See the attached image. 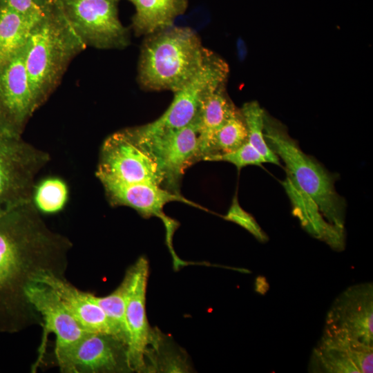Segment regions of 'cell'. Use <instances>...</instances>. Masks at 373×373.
Wrapping results in <instances>:
<instances>
[{"instance_id": "7a4b0ae2", "label": "cell", "mask_w": 373, "mask_h": 373, "mask_svg": "<svg viewBox=\"0 0 373 373\" xmlns=\"http://www.w3.org/2000/svg\"><path fill=\"white\" fill-rule=\"evenodd\" d=\"M209 50L188 27L173 25L145 36L137 64V82L146 90L173 93L202 67Z\"/></svg>"}, {"instance_id": "83f0119b", "label": "cell", "mask_w": 373, "mask_h": 373, "mask_svg": "<svg viewBox=\"0 0 373 373\" xmlns=\"http://www.w3.org/2000/svg\"><path fill=\"white\" fill-rule=\"evenodd\" d=\"M237 52L238 58L240 60H243L247 55L246 46L245 42L241 39L237 41Z\"/></svg>"}, {"instance_id": "4fadbf2b", "label": "cell", "mask_w": 373, "mask_h": 373, "mask_svg": "<svg viewBox=\"0 0 373 373\" xmlns=\"http://www.w3.org/2000/svg\"><path fill=\"white\" fill-rule=\"evenodd\" d=\"M28 300L42 320L43 333L37 359L31 367L36 372L44 363L48 338L50 334L56 337L54 353L66 350L78 341L86 332L67 309L59 298L46 285L36 283L28 289Z\"/></svg>"}, {"instance_id": "8fae6325", "label": "cell", "mask_w": 373, "mask_h": 373, "mask_svg": "<svg viewBox=\"0 0 373 373\" xmlns=\"http://www.w3.org/2000/svg\"><path fill=\"white\" fill-rule=\"evenodd\" d=\"M323 332L373 348V285L363 283L341 293L328 310Z\"/></svg>"}, {"instance_id": "44dd1931", "label": "cell", "mask_w": 373, "mask_h": 373, "mask_svg": "<svg viewBox=\"0 0 373 373\" xmlns=\"http://www.w3.org/2000/svg\"><path fill=\"white\" fill-rule=\"evenodd\" d=\"M129 284V276L126 271L119 285L111 294L104 296L95 294V299L108 317L115 336L127 345L128 328L126 321V306Z\"/></svg>"}, {"instance_id": "ba28073f", "label": "cell", "mask_w": 373, "mask_h": 373, "mask_svg": "<svg viewBox=\"0 0 373 373\" xmlns=\"http://www.w3.org/2000/svg\"><path fill=\"white\" fill-rule=\"evenodd\" d=\"M95 175L101 184L149 182L162 187V177L156 163L128 128L105 139Z\"/></svg>"}, {"instance_id": "8992f818", "label": "cell", "mask_w": 373, "mask_h": 373, "mask_svg": "<svg viewBox=\"0 0 373 373\" xmlns=\"http://www.w3.org/2000/svg\"><path fill=\"white\" fill-rule=\"evenodd\" d=\"M120 0H54L73 29L86 46L122 49L130 44L128 29L118 15Z\"/></svg>"}, {"instance_id": "4316f807", "label": "cell", "mask_w": 373, "mask_h": 373, "mask_svg": "<svg viewBox=\"0 0 373 373\" xmlns=\"http://www.w3.org/2000/svg\"><path fill=\"white\" fill-rule=\"evenodd\" d=\"M53 0H0V6L30 17H41Z\"/></svg>"}, {"instance_id": "d4e9b609", "label": "cell", "mask_w": 373, "mask_h": 373, "mask_svg": "<svg viewBox=\"0 0 373 373\" xmlns=\"http://www.w3.org/2000/svg\"><path fill=\"white\" fill-rule=\"evenodd\" d=\"M206 161H222L233 164L238 171L249 165L267 163L265 157L247 141L237 149L211 156Z\"/></svg>"}, {"instance_id": "d6986e66", "label": "cell", "mask_w": 373, "mask_h": 373, "mask_svg": "<svg viewBox=\"0 0 373 373\" xmlns=\"http://www.w3.org/2000/svg\"><path fill=\"white\" fill-rule=\"evenodd\" d=\"M135 8L132 29L137 36H146L174 25L183 15L189 0H128Z\"/></svg>"}, {"instance_id": "603a6c76", "label": "cell", "mask_w": 373, "mask_h": 373, "mask_svg": "<svg viewBox=\"0 0 373 373\" xmlns=\"http://www.w3.org/2000/svg\"><path fill=\"white\" fill-rule=\"evenodd\" d=\"M248 141L247 127L241 114L231 117L213 135L210 155L207 158L233 151Z\"/></svg>"}, {"instance_id": "5bb4252c", "label": "cell", "mask_w": 373, "mask_h": 373, "mask_svg": "<svg viewBox=\"0 0 373 373\" xmlns=\"http://www.w3.org/2000/svg\"><path fill=\"white\" fill-rule=\"evenodd\" d=\"M26 50L27 44L0 67V125L19 135L36 111L26 67Z\"/></svg>"}, {"instance_id": "ffe728a7", "label": "cell", "mask_w": 373, "mask_h": 373, "mask_svg": "<svg viewBox=\"0 0 373 373\" xmlns=\"http://www.w3.org/2000/svg\"><path fill=\"white\" fill-rule=\"evenodd\" d=\"M41 17L24 16L0 6V67L25 46L35 23Z\"/></svg>"}, {"instance_id": "484cf974", "label": "cell", "mask_w": 373, "mask_h": 373, "mask_svg": "<svg viewBox=\"0 0 373 373\" xmlns=\"http://www.w3.org/2000/svg\"><path fill=\"white\" fill-rule=\"evenodd\" d=\"M222 217L226 220L240 225L252 234L260 242H265L268 240L267 236L261 229L255 218L241 207L237 195H234L227 213Z\"/></svg>"}, {"instance_id": "e0dca14e", "label": "cell", "mask_w": 373, "mask_h": 373, "mask_svg": "<svg viewBox=\"0 0 373 373\" xmlns=\"http://www.w3.org/2000/svg\"><path fill=\"white\" fill-rule=\"evenodd\" d=\"M37 283L44 284L51 289L86 332L109 334L115 336L114 329L104 312L96 302L94 294L80 290L65 277L52 274L41 275Z\"/></svg>"}, {"instance_id": "52a82bcc", "label": "cell", "mask_w": 373, "mask_h": 373, "mask_svg": "<svg viewBox=\"0 0 373 373\" xmlns=\"http://www.w3.org/2000/svg\"><path fill=\"white\" fill-rule=\"evenodd\" d=\"M128 128L156 163L162 177V187L180 193L184 171L200 161L195 118L186 126L173 131L144 133L137 126Z\"/></svg>"}, {"instance_id": "9a60e30c", "label": "cell", "mask_w": 373, "mask_h": 373, "mask_svg": "<svg viewBox=\"0 0 373 373\" xmlns=\"http://www.w3.org/2000/svg\"><path fill=\"white\" fill-rule=\"evenodd\" d=\"M102 184L111 206L128 207L144 218H160L164 225L173 220L166 216L163 211L164 207L171 202H182L204 210L201 206L187 200L180 193L172 192L153 183Z\"/></svg>"}, {"instance_id": "3957f363", "label": "cell", "mask_w": 373, "mask_h": 373, "mask_svg": "<svg viewBox=\"0 0 373 373\" xmlns=\"http://www.w3.org/2000/svg\"><path fill=\"white\" fill-rule=\"evenodd\" d=\"M86 48L53 0L35 23L27 43L26 67L36 111L58 86L72 60Z\"/></svg>"}, {"instance_id": "7c38bea8", "label": "cell", "mask_w": 373, "mask_h": 373, "mask_svg": "<svg viewBox=\"0 0 373 373\" xmlns=\"http://www.w3.org/2000/svg\"><path fill=\"white\" fill-rule=\"evenodd\" d=\"M126 271L129 276L126 306L128 363L131 372H142L146 369L149 354L158 339L149 324L146 313L148 260L141 256Z\"/></svg>"}, {"instance_id": "6da1fadb", "label": "cell", "mask_w": 373, "mask_h": 373, "mask_svg": "<svg viewBox=\"0 0 373 373\" xmlns=\"http://www.w3.org/2000/svg\"><path fill=\"white\" fill-rule=\"evenodd\" d=\"M72 247L48 227L33 201L0 213V334L41 326L28 289L44 274L64 277Z\"/></svg>"}, {"instance_id": "277c9868", "label": "cell", "mask_w": 373, "mask_h": 373, "mask_svg": "<svg viewBox=\"0 0 373 373\" xmlns=\"http://www.w3.org/2000/svg\"><path fill=\"white\" fill-rule=\"evenodd\" d=\"M264 135L269 148L285 166L286 178L307 199L314 203L326 221L345 231L346 204L335 190L336 176L316 159L305 153L281 124L264 113Z\"/></svg>"}, {"instance_id": "5b68a950", "label": "cell", "mask_w": 373, "mask_h": 373, "mask_svg": "<svg viewBox=\"0 0 373 373\" xmlns=\"http://www.w3.org/2000/svg\"><path fill=\"white\" fill-rule=\"evenodd\" d=\"M49 154L0 125V213L33 201L35 179Z\"/></svg>"}, {"instance_id": "cb8c5ba5", "label": "cell", "mask_w": 373, "mask_h": 373, "mask_svg": "<svg viewBox=\"0 0 373 373\" xmlns=\"http://www.w3.org/2000/svg\"><path fill=\"white\" fill-rule=\"evenodd\" d=\"M68 194L67 185L63 180L48 178L35 186L33 202L41 213H55L64 208Z\"/></svg>"}, {"instance_id": "9c48e42d", "label": "cell", "mask_w": 373, "mask_h": 373, "mask_svg": "<svg viewBox=\"0 0 373 373\" xmlns=\"http://www.w3.org/2000/svg\"><path fill=\"white\" fill-rule=\"evenodd\" d=\"M229 74L227 62L209 51L200 70L181 88L164 113L155 121L137 126L144 133L173 131L186 126L197 116L203 99L224 85Z\"/></svg>"}, {"instance_id": "2e32d148", "label": "cell", "mask_w": 373, "mask_h": 373, "mask_svg": "<svg viewBox=\"0 0 373 373\" xmlns=\"http://www.w3.org/2000/svg\"><path fill=\"white\" fill-rule=\"evenodd\" d=\"M373 348L323 332L314 348L309 372L321 373H372Z\"/></svg>"}, {"instance_id": "ac0fdd59", "label": "cell", "mask_w": 373, "mask_h": 373, "mask_svg": "<svg viewBox=\"0 0 373 373\" xmlns=\"http://www.w3.org/2000/svg\"><path fill=\"white\" fill-rule=\"evenodd\" d=\"M224 86L218 87L203 99L195 117L200 161L210 155L216 132L240 111L227 96Z\"/></svg>"}, {"instance_id": "30bf717a", "label": "cell", "mask_w": 373, "mask_h": 373, "mask_svg": "<svg viewBox=\"0 0 373 373\" xmlns=\"http://www.w3.org/2000/svg\"><path fill=\"white\" fill-rule=\"evenodd\" d=\"M63 373H120L131 372L125 343L109 334L86 332L70 347L54 353Z\"/></svg>"}, {"instance_id": "7402d4cb", "label": "cell", "mask_w": 373, "mask_h": 373, "mask_svg": "<svg viewBox=\"0 0 373 373\" xmlns=\"http://www.w3.org/2000/svg\"><path fill=\"white\" fill-rule=\"evenodd\" d=\"M248 142L265 157L267 163L280 166L278 155L268 146L264 135V111L256 101L246 102L240 109Z\"/></svg>"}]
</instances>
